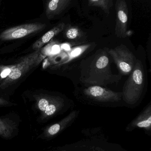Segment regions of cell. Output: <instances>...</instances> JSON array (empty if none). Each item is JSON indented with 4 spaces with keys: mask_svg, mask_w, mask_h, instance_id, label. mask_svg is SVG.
<instances>
[{
    "mask_svg": "<svg viewBox=\"0 0 151 151\" xmlns=\"http://www.w3.org/2000/svg\"><path fill=\"white\" fill-rule=\"evenodd\" d=\"M121 78L112 73L106 50H98L81 63L80 81L85 84L103 86L118 82Z\"/></svg>",
    "mask_w": 151,
    "mask_h": 151,
    "instance_id": "obj_1",
    "label": "cell"
},
{
    "mask_svg": "<svg viewBox=\"0 0 151 151\" xmlns=\"http://www.w3.org/2000/svg\"><path fill=\"white\" fill-rule=\"evenodd\" d=\"M41 48L25 56L13 65H0V88L4 89L17 81L23 76L38 65L46 57Z\"/></svg>",
    "mask_w": 151,
    "mask_h": 151,
    "instance_id": "obj_2",
    "label": "cell"
},
{
    "mask_svg": "<svg viewBox=\"0 0 151 151\" xmlns=\"http://www.w3.org/2000/svg\"><path fill=\"white\" fill-rule=\"evenodd\" d=\"M144 73L142 63L137 59L134 69L124 84L122 96L129 104H136L141 98L144 85Z\"/></svg>",
    "mask_w": 151,
    "mask_h": 151,
    "instance_id": "obj_3",
    "label": "cell"
},
{
    "mask_svg": "<svg viewBox=\"0 0 151 151\" xmlns=\"http://www.w3.org/2000/svg\"><path fill=\"white\" fill-rule=\"evenodd\" d=\"M117 65L120 72L123 75L131 73L137 59L134 55L125 45H121L107 50Z\"/></svg>",
    "mask_w": 151,
    "mask_h": 151,
    "instance_id": "obj_4",
    "label": "cell"
},
{
    "mask_svg": "<svg viewBox=\"0 0 151 151\" xmlns=\"http://www.w3.org/2000/svg\"><path fill=\"white\" fill-rule=\"evenodd\" d=\"M46 27V24L39 23L17 26L8 28L2 32L0 34V40L8 41L24 38L43 30Z\"/></svg>",
    "mask_w": 151,
    "mask_h": 151,
    "instance_id": "obj_5",
    "label": "cell"
},
{
    "mask_svg": "<svg viewBox=\"0 0 151 151\" xmlns=\"http://www.w3.org/2000/svg\"><path fill=\"white\" fill-rule=\"evenodd\" d=\"M116 25L115 34L118 38L127 36L129 21V9L125 0H117L115 3Z\"/></svg>",
    "mask_w": 151,
    "mask_h": 151,
    "instance_id": "obj_6",
    "label": "cell"
},
{
    "mask_svg": "<svg viewBox=\"0 0 151 151\" xmlns=\"http://www.w3.org/2000/svg\"><path fill=\"white\" fill-rule=\"evenodd\" d=\"M83 93L88 98L98 102H118L122 92H117L100 86H91L85 89Z\"/></svg>",
    "mask_w": 151,
    "mask_h": 151,
    "instance_id": "obj_7",
    "label": "cell"
},
{
    "mask_svg": "<svg viewBox=\"0 0 151 151\" xmlns=\"http://www.w3.org/2000/svg\"><path fill=\"white\" fill-rule=\"evenodd\" d=\"M74 0H48L46 14L49 19H52L65 11Z\"/></svg>",
    "mask_w": 151,
    "mask_h": 151,
    "instance_id": "obj_8",
    "label": "cell"
},
{
    "mask_svg": "<svg viewBox=\"0 0 151 151\" xmlns=\"http://www.w3.org/2000/svg\"><path fill=\"white\" fill-rule=\"evenodd\" d=\"M64 23H59L58 24L53 27L52 29L48 31L43 35L41 38L34 43L33 45V49L35 50L41 48L43 46L49 42L54 37L58 35L59 33L63 32L65 27Z\"/></svg>",
    "mask_w": 151,
    "mask_h": 151,
    "instance_id": "obj_9",
    "label": "cell"
},
{
    "mask_svg": "<svg viewBox=\"0 0 151 151\" xmlns=\"http://www.w3.org/2000/svg\"><path fill=\"white\" fill-rule=\"evenodd\" d=\"M151 124V105L150 104L132 122V125L138 127L148 128L150 127Z\"/></svg>",
    "mask_w": 151,
    "mask_h": 151,
    "instance_id": "obj_10",
    "label": "cell"
},
{
    "mask_svg": "<svg viewBox=\"0 0 151 151\" xmlns=\"http://www.w3.org/2000/svg\"><path fill=\"white\" fill-rule=\"evenodd\" d=\"M64 30V36L70 40H79L85 36V33L80 28L75 26L66 25Z\"/></svg>",
    "mask_w": 151,
    "mask_h": 151,
    "instance_id": "obj_11",
    "label": "cell"
},
{
    "mask_svg": "<svg viewBox=\"0 0 151 151\" xmlns=\"http://www.w3.org/2000/svg\"><path fill=\"white\" fill-rule=\"evenodd\" d=\"M15 123L7 119L0 118V135L4 138L10 137L15 129Z\"/></svg>",
    "mask_w": 151,
    "mask_h": 151,
    "instance_id": "obj_12",
    "label": "cell"
},
{
    "mask_svg": "<svg viewBox=\"0 0 151 151\" xmlns=\"http://www.w3.org/2000/svg\"><path fill=\"white\" fill-rule=\"evenodd\" d=\"M88 5L91 7L100 8L108 15L113 6V0H88Z\"/></svg>",
    "mask_w": 151,
    "mask_h": 151,
    "instance_id": "obj_13",
    "label": "cell"
},
{
    "mask_svg": "<svg viewBox=\"0 0 151 151\" xmlns=\"http://www.w3.org/2000/svg\"><path fill=\"white\" fill-rule=\"evenodd\" d=\"M56 97L57 96H53L48 95H43L37 97L36 105L37 108L43 113L46 108Z\"/></svg>",
    "mask_w": 151,
    "mask_h": 151,
    "instance_id": "obj_14",
    "label": "cell"
},
{
    "mask_svg": "<svg viewBox=\"0 0 151 151\" xmlns=\"http://www.w3.org/2000/svg\"><path fill=\"white\" fill-rule=\"evenodd\" d=\"M60 128H61V125L60 123H56L50 127L48 129V132L51 135H54L59 132Z\"/></svg>",
    "mask_w": 151,
    "mask_h": 151,
    "instance_id": "obj_15",
    "label": "cell"
},
{
    "mask_svg": "<svg viewBox=\"0 0 151 151\" xmlns=\"http://www.w3.org/2000/svg\"><path fill=\"white\" fill-rule=\"evenodd\" d=\"M82 52V49L81 48L78 47L74 50L72 52L71 55L73 57L75 58L79 55L81 54Z\"/></svg>",
    "mask_w": 151,
    "mask_h": 151,
    "instance_id": "obj_16",
    "label": "cell"
},
{
    "mask_svg": "<svg viewBox=\"0 0 151 151\" xmlns=\"http://www.w3.org/2000/svg\"><path fill=\"white\" fill-rule=\"evenodd\" d=\"M12 104L9 101H7L4 99L0 98V106H6L11 105Z\"/></svg>",
    "mask_w": 151,
    "mask_h": 151,
    "instance_id": "obj_17",
    "label": "cell"
},
{
    "mask_svg": "<svg viewBox=\"0 0 151 151\" xmlns=\"http://www.w3.org/2000/svg\"><path fill=\"white\" fill-rule=\"evenodd\" d=\"M59 47L58 45H54L53 46V48H52V52L53 53L55 54V53H58L59 51Z\"/></svg>",
    "mask_w": 151,
    "mask_h": 151,
    "instance_id": "obj_18",
    "label": "cell"
},
{
    "mask_svg": "<svg viewBox=\"0 0 151 151\" xmlns=\"http://www.w3.org/2000/svg\"><path fill=\"white\" fill-rule=\"evenodd\" d=\"M63 48L66 50H69L70 49V47H69V45L67 44H64V45H63Z\"/></svg>",
    "mask_w": 151,
    "mask_h": 151,
    "instance_id": "obj_19",
    "label": "cell"
}]
</instances>
